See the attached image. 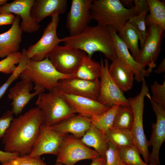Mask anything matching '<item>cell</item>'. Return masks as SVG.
<instances>
[{
    "label": "cell",
    "mask_w": 165,
    "mask_h": 165,
    "mask_svg": "<svg viewBox=\"0 0 165 165\" xmlns=\"http://www.w3.org/2000/svg\"></svg>",
    "instance_id": "obj_46"
},
{
    "label": "cell",
    "mask_w": 165,
    "mask_h": 165,
    "mask_svg": "<svg viewBox=\"0 0 165 165\" xmlns=\"http://www.w3.org/2000/svg\"><path fill=\"white\" fill-rule=\"evenodd\" d=\"M38 95L35 105L41 111L43 124L46 126L56 125L76 114L57 87Z\"/></svg>",
    "instance_id": "obj_4"
},
{
    "label": "cell",
    "mask_w": 165,
    "mask_h": 165,
    "mask_svg": "<svg viewBox=\"0 0 165 165\" xmlns=\"http://www.w3.org/2000/svg\"><path fill=\"white\" fill-rule=\"evenodd\" d=\"M50 22L44 29L40 38L26 50L28 57L32 61H41L47 57L50 52L61 42L57 30L59 20V14L52 16Z\"/></svg>",
    "instance_id": "obj_9"
},
{
    "label": "cell",
    "mask_w": 165,
    "mask_h": 165,
    "mask_svg": "<svg viewBox=\"0 0 165 165\" xmlns=\"http://www.w3.org/2000/svg\"><path fill=\"white\" fill-rule=\"evenodd\" d=\"M62 39L64 46L82 51L89 57H92L94 53L99 52L112 61L116 58L108 26L98 24L89 26L78 35Z\"/></svg>",
    "instance_id": "obj_2"
},
{
    "label": "cell",
    "mask_w": 165,
    "mask_h": 165,
    "mask_svg": "<svg viewBox=\"0 0 165 165\" xmlns=\"http://www.w3.org/2000/svg\"><path fill=\"white\" fill-rule=\"evenodd\" d=\"M35 0H15L1 6V13H9L18 15L22 19L20 26L23 32L31 33L38 31L40 25L31 15Z\"/></svg>",
    "instance_id": "obj_17"
},
{
    "label": "cell",
    "mask_w": 165,
    "mask_h": 165,
    "mask_svg": "<svg viewBox=\"0 0 165 165\" xmlns=\"http://www.w3.org/2000/svg\"><path fill=\"white\" fill-rule=\"evenodd\" d=\"M67 2V0H35L31 10V16L39 24L47 16L64 13Z\"/></svg>",
    "instance_id": "obj_21"
},
{
    "label": "cell",
    "mask_w": 165,
    "mask_h": 165,
    "mask_svg": "<svg viewBox=\"0 0 165 165\" xmlns=\"http://www.w3.org/2000/svg\"><path fill=\"white\" fill-rule=\"evenodd\" d=\"M108 144L105 154L106 165H126L119 156L118 148L109 142Z\"/></svg>",
    "instance_id": "obj_37"
},
{
    "label": "cell",
    "mask_w": 165,
    "mask_h": 165,
    "mask_svg": "<svg viewBox=\"0 0 165 165\" xmlns=\"http://www.w3.org/2000/svg\"><path fill=\"white\" fill-rule=\"evenodd\" d=\"M0 165H46L40 156L29 155L19 156L6 163Z\"/></svg>",
    "instance_id": "obj_35"
},
{
    "label": "cell",
    "mask_w": 165,
    "mask_h": 165,
    "mask_svg": "<svg viewBox=\"0 0 165 165\" xmlns=\"http://www.w3.org/2000/svg\"><path fill=\"white\" fill-rule=\"evenodd\" d=\"M93 0H72L66 25L70 36L78 35L89 26L92 20L90 8Z\"/></svg>",
    "instance_id": "obj_13"
},
{
    "label": "cell",
    "mask_w": 165,
    "mask_h": 165,
    "mask_svg": "<svg viewBox=\"0 0 165 165\" xmlns=\"http://www.w3.org/2000/svg\"><path fill=\"white\" fill-rule=\"evenodd\" d=\"M100 85L99 79L90 81L73 77L60 80L57 87L63 93L97 101Z\"/></svg>",
    "instance_id": "obj_15"
},
{
    "label": "cell",
    "mask_w": 165,
    "mask_h": 165,
    "mask_svg": "<svg viewBox=\"0 0 165 165\" xmlns=\"http://www.w3.org/2000/svg\"><path fill=\"white\" fill-rule=\"evenodd\" d=\"M149 10V8L143 10L139 14L131 17L127 21L138 32L141 48L144 44L146 36L145 18Z\"/></svg>",
    "instance_id": "obj_32"
},
{
    "label": "cell",
    "mask_w": 165,
    "mask_h": 165,
    "mask_svg": "<svg viewBox=\"0 0 165 165\" xmlns=\"http://www.w3.org/2000/svg\"><path fill=\"white\" fill-rule=\"evenodd\" d=\"M140 93L135 97L128 99L134 114V120L130 130L134 143L144 162L148 164L150 153L148 149L149 141L145 134L143 126V114L144 99L145 96L150 94L145 79H143Z\"/></svg>",
    "instance_id": "obj_6"
},
{
    "label": "cell",
    "mask_w": 165,
    "mask_h": 165,
    "mask_svg": "<svg viewBox=\"0 0 165 165\" xmlns=\"http://www.w3.org/2000/svg\"><path fill=\"white\" fill-rule=\"evenodd\" d=\"M68 134L61 133L50 126L42 124L40 126L30 156H40L45 154L57 155L64 140Z\"/></svg>",
    "instance_id": "obj_12"
},
{
    "label": "cell",
    "mask_w": 165,
    "mask_h": 165,
    "mask_svg": "<svg viewBox=\"0 0 165 165\" xmlns=\"http://www.w3.org/2000/svg\"><path fill=\"white\" fill-rule=\"evenodd\" d=\"M92 124L90 118L76 114L56 125L50 126L61 133L71 134L81 139Z\"/></svg>",
    "instance_id": "obj_22"
},
{
    "label": "cell",
    "mask_w": 165,
    "mask_h": 165,
    "mask_svg": "<svg viewBox=\"0 0 165 165\" xmlns=\"http://www.w3.org/2000/svg\"><path fill=\"white\" fill-rule=\"evenodd\" d=\"M134 120V112L130 106L120 105L115 116L112 127L130 130Z\"/></svg>",
    "instance_id": "obj_30"
},
{
    "label": "cell",
    "mask_w": 165,
    "mask_h": 165,
    "mask_svg": "<svg viewBox=\"0 0 165 165\" xmlns=\"http://www.w3.org/2000/svg\"><path fill=\"white\" fill-rule=\"evenodd\" d=\"M118 35L128 49L130 50L133 57L137 61L140 49L138 45L139 35L136 30L127 22Z\"/></svg>",
    "instance_id": "obj_26"
},
{
    "label": "cell",
    "mask_w": 165,
    "mask_h": 165,
    "mask_svg": "<svg viewBox=\"0 0 165 165\" xmlns=\"http://www.w3.org/2000/svg\"><path fill=\"white\" fill-rule=\"evenodd\" d=\"M81 139L87 146L94 148L100 156H105L108 142L105 135L94 125L91 124Z\"/></svg>",
    "instance_id": "obj_24"
},
{
    "label": "cell",
    "mask_w": 165,
    "mask_h": 165,
    "mask_svg": "<svg viewBox=\"0 0 165 165\" xmlns=\"http://www.w3.org/2000/svg\"><path fill=\"white\" fill-rule=\"evenodd\" d=\"M42 124L41 111L37 107L14 118L2 139L4 151L28 155Z\"/></svg>",
    "instance_id": "obj_1"
},
{
    "label": "cell",
    "mask_w": 165,
    "mask_h": 165,
    "mask_svg": "<svg viewBox=\"0 0 165 165\" xmlns=\"http://www.w3.org/2000/svg\"><path fill=\"white\" fill-rule=\"evenodd\" d=\"M8 1L7 0H0V6L1 5L3 6L6 4Z\"/></svg>",
    "instance_id": "obj_44"
},
{
    "label": "cell",
    "mask_w": 165,
    "mask_h": 165,
    "mask_svg": "<svg viewBox=\"0 0 165 165\" xmlns=\"http://www.w3.org/2000/svg\"><path fill=\"white\" fill-rule=\"evenodd\" d=\"M15 16L12 13H0V26L12 24Z\"/></svg>",
    "instance_id": "obj_40"
},
{
    "label": "cell",
    "mask_w": 165,
    "mask_h": 165,
    "mask_svg": "<svg viewBox=\"0 0 165 165\" xmlns=\"http://www.w3.org/2000/svg\"><path fill=\"white\" fill-rule=\"evenodd\" d=\"M114 44L116 58L125 66L131 69L134 72V79L140 82L148 77L149 74L145 68L138 63L130 53L127 46L119 37L113 28L108 26Z\"/></svg>",
    "instance_id": "obj_16"
},
{
    "label": "cell",
    "mask_w": 165,
    "mask_h": 165,
    "mask_svg": "<svg viewBox=\"0 0 165 165\" xmlns=\"http://www.w3.org/2000/svg\"><path fill=\"white\" fill-rule=\"evenodd\" d=\"M101 72L100 63L93 60L87 55L73 74V77L84 80L94 81L100 78Z\"/></svg>",
    "instance_id": "obj_25"
},
{
    "label": "cell",
    "mask_w": 165,
    "mask_h": 165,
    "mask_svg": "<svg viewBox=\"0 0 165 165\" xmlns=\"http://www.w3.org/2000/svg\"><path fill=\"white\" fill-rule=\"evenodd\" d=\"M148 27L145 39L137 61L145 68L148 66L146 70L150 74L156 67L165 30L156 24H152Z\"/></svg>",
    "instance_id": "obj_8"
},
{
    "label": "cell",
    "mask_w": 165,
    "mask_h": 165,
    "mask_svg": "<svg viewBox=\"0 0 165 165\" xmlns=\"http://www.w3.org/2000/svg\"><path fill=\"white\" fill-rule=\"evenodd\" d=\"M118 148L119 156L126 165H151L146 164L143 161L138 148L135 145Z\"/></svg>",
    "instance_id": "obj_31"
},
{
    "label": "cell",
    "mask_w": 165,
    "mask_h": 165,
    "mask_svg": "<svg viewBox=\"0 0 165 165\" xmlns=\"http://www.w3.org/2000/svg\"><path fill=\"white\" fill-rule=\"evenodd\" d=\"M20 18L18 15L15 16L10 28L0 34V57L4 58L18 51L23 32L20 26Z\"/></svg>",
    "instance_id": "obj_20"
},
{
    "label": "cell",
    "mask_w": 165,
    "mask_h": 165,
    "mask_svg": "<svg viewBox=\"0 0 165 165\" xmlns=\"http://www.w3.org/2000/svg\"><path fill=\"white\" fill-rule=\"evenodd\" d=\"M106 157L105 156H100L99 157L92 160L90 165H106ZM55 165H63L56 163Z\"/></svg>",
    "instance_id": "obj_42"
},
{
    "label": "cell",
    "mask_w": 165,
    "mask_h": 165,
    "mask_svg": "<svg viewBox=\"0 0 165 165\" xmlns=\"http://www.w3.org/2000/svg\"><path fill=\"white\" fill-rule=\"evenodd\" d=\"M73 77V74H64L57 71L47 57L38 61L30 59L20 76L21 79L29 80L33 83L35 91L42 92L57 87L60 80Z\"/></svg>",
    "instance_id": "obj_5"
},
{
    "label": "cell",
    "mask_w": 165,
    "mask_h": 165,
    "mask_svg": "<svg viewBox=\"0 0 165 165\" xmlns=\"http://www.w3.org/2000/svg\"><path fill=\"white\" fill-rule=\"evenodd\" d=\"M16 152H8L0 150V162L3 164L8 162L19 156Z\"/></svg>",
    "instance_id": "obj_39"
},
{
    "label": "cell",
    "mask_w": 165,
    "mask_h": 165,
    "mask_svg": "<svg viewBox=\"0 0 165 165\" xmlns=\"http://www.w3.org/2000/svg\"><path fill=\"white\" fill-rule=\"evenodd\" d=\"M149 14L145 18L146 24L158 25L165 30V2L159 0H147Z\"/></svg>",
    "instance_id": "obj_28"
},
{
    "label": "cell",
    "mask_w": 165,
    "mask_h": 165,
    "mask_svg": "<svg viewBox=\"0 0 165 165\" xmlns=\"http://www.w3.org/2000/svg\"><path fill=\"white\" fill-rule=\"evenodd\" d=\"M1 6H0V13H1Z\"/></svg>",
    "instance_id": "obj_45"
},
{
    "label": "cell",
    "mask_w": 165,
    "mask_h": 165,
    "mask_svg": "<svg viewBox=\"0 0 165 165\" xmlns=\"http://www.w3.org/2000/svg\"><path fill=\"white\" fill-rule=\"evenodd\" d=\"M92 20L98 24L110 26L120 32L132 16L136 15L134 6L127 9L119 0H93L90 8Z\"/></svg>",
    "instance_id": "obj_3"
},
{
    "label": "cell",
    "mask_w": 165,
    "mask_h": 165,
    "mask_svg": "<svg viewBox=\"0 0 165 165\" xmlns=\"http://www.w3.org/2000/svg\"><path fill=\"white\" fill-rule=\"evenodd\" d=\"M162 84L155 80L151 85L152 96L151 99L165 108V78Z\"/></svg>",
    "instance_id": "obj_36"
},
{
    "label": "cell",
    "mask_w": 165,
    "mask_h": 165,
    "mask_svg": "<svg viewBox=\"0 0 165 165\" xmlns=\"http://www.w3.org/2000/svg\"><path fill=\"white\" fill-rule=\"evenodd\" d=\"M21 53L22 55L21 59L18 65L16 66V69L11 74L6 82L0 87V99L2 97L10 84L20 77L21 72L31 59L27 56L25 49H23Z\"/></svg>",
    "instance_id": "obj_33"
},
{
    "label": "cell",
    "mask_w": 165,
    "mask_h": 165,
    "mask_svg": "<svg viewBox=\"0 0 165 165\" xmlns=\"http://www.w3.org/2000/svg\"><path fill=\"white\" fill-rule=\"evenodd\" d=\"M155 73L160 74L165 72V59L163 58L160 62L157 68L154 71Z\"/></svg>",
    "instance_id": "obj_43"
},
{
    "label": "cell",
    "mask_w": 165,
    "mask_h": 165,
    "mask_svg": "<svg viewBox=\"0 0 165 165\" xmlns=\"http://www.w3.org/2000/svg\"><path fill=\"white\" fill-rule=\"evenodd\" d=\"M108 72L113 80L122 91H127L132 88L134 72L121 63L116 58L109 65Z\"/></svg>",
    "instance_id": "obj_23"
},
{
    "label": "cell",
    "mask_w": 165,
    "mask_h": 165,
    "mask_svg": "<svg viewBox=\"0 0 165 165\" xmlns=\"http://www.w3.org/2000/svg\"><path fill=\"white\" fill-rule=\"evenodd\" d=\"M13 114L11 111L8 110L0 117V141L13 119Z\"/></svg>",
    "instance_id": "obj_38"
},
{
    "label": "cell",
    "mask_w": 165,
    "mask_h": 165,
    "mask_svg": "<svg viewBox=\"0 0 165 165\" xmlns=\"http://www.w3.org/2000/svg\"><path fill=\"white\" fill-rule=\"evenodd\" d=\"M148 97L156 117V122L152 125V130L148 141L149 147H152L148 163L151 165H160L159 152L165 141V108L152 101L150 95Z\"/></svg>",
    "instance_id": "obj_14"
},
{
    "label": "cell",
    "mask_w": 165,
    "mask_h": 165,
    "mask_svg": "<svg viewBox=\"0 0 165 165\" xmlns=\"http://www.w3.org/2000/svg\"><path fill=\"white\" fill-rule=\"evenodd\" d=\"M33 83L28 80L22 79L10 89L8 97L12 100L11 105V112L13 115L17 116L20 114L26 105L34 97L42 92H30L33 89Z\"/></svg>",
    "instance_id": "obj_18"
},
{
    "label": "cell",
    "mask_w": 165,
    "mask_h": 165,
    "mask_svg": "<svg viewBox=\"0 0 165 165\" xmlns=\"http://www.w3.org/2000/svg\"><path fill=\"white\" fill-rule=\"evenodd\" d=\"M19 51L11 53L0 61V72L6 74L12 73L16 69L22 57Z\"/></svg>",
    "instance_id": "obj_34"
},
{
    "label": "cell",
    "mask_w": 165,
    "mask_h": 165,
    "mask_svg": "<svg viewBox=\"0 0 165 165\" xmlns=\"http://www.w3.org/2000/svg\"><path fill=\"white\" fill-rule=\"evenodd\" d=\"M56 163L63 165H75L84 160H92L99 157V154L87 146L81 139L68 134L58 152Z\"/></svg>",
    "instance_id": "obj_7"
},
{
    "label": "cell",
    "mask_w": 165,
    "mask_h": 165,
    "mask_svg": "<svg viewBox=\"0 0 165 165\" xmlns=\"http://www.w3.org/2000/svg\"><path fill=\"white\" fill-rule=\"evenodd\" d=\"M133 1L135 5L134 8L136 15L139 14L143 10L149 8L147 0H134Z\"/></svg>",
    "instance_id": "obj_41"
},
{
    "label": "cell",
    "mask_w": 165,
    "mask_h": 165,
    "mask_svg": "<svg viewBox=\"0 0 165 165\" xmlns=\"http://www.w3.org/2000/svg\"><path fill=\"white\" fill-rule=\"evenodd\" d=\"M62 93L75 113L90 118L93 115L104 113L110 108L87 97Z\"/></svg>",
    "instance_id": "obj_19"
},
{
    "label": "cell",
    "mask_w": 165,
    "mask_h": 165,
    "mask_svg": "<svg viewBox=\"0 0 165 165\" xmlns=\"http://www.w3.org/2000/svg\"><path fill=\"white\" fill-rule=\"evenodd\" d=\"M108 142L118 148L134 145L130 130L112 127L105 134Z\"/></svg>",
    "instance_id": "obj_27"
},
{
    "label": "cell",
    "mask_w": 165,
    "mask_h": 165,
    "mask_svg": "<svg viewBox=\"0 0 165 165\" xmlns=\"http://www.w3.org/2000/svg\"><path fill=\"white\" fill-rule=\"evenodd\" d=\"M101 67L100 78V93L97 101L101 104L111 107L114 105L130 106L129 101L124 95L123 91L116 85L108 72L109 66L108 60L104 62L101 57Z\"/></svg>",
    "instance_id": "obj_10"
},
{
    "label": "cell",
    "mask_w": 165,
    "mask_h": 165,
    "mask_svg": "<svg viewBox=\"0 0 165 165\" xmlns=\"http://www.w3.org/2000/svg\"><path fill=\"white\" fill-rule=\"evenodd\" d=\"M86 55L85 52L79 49L58 45L47 57L57 71L68 75L74 74Z\"/></svg>",
    "instance_id": "obj_11"
},
{
    "label": "cell",
    "mask_w": 165,
    "mask_h": 165,
    "mask_svg": "<svg viewBox=\"0 0 165 165\" xmlns=\"http://www.w3.org/2000/svg\"><path fill=\"white\" fill-rule=\"evenodd\" d=\"M119 106V105H113L102 114L92 116L90 117L92 124L105 135V133L112 127Z\"/></svg>",
    "instance_id": "obj_29"
}]
</instances>
